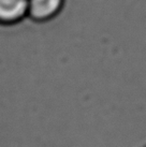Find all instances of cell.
<instances>
[{
  "instance_id": "cell-1",
  "label": "cell",
  "mask_w": 146,
  "mask_h": 147,
  "mask_svg": "<svg viewBox=\"0 0 146 147\" xmlns=\"http://www.w3.org/2000/svg\"><path fill=\"white\" fill-rule=\"evenodd\" d=\"M65 0H28L27 15L38 22L55 17L62 9Z\"/></svg>"
},
{
  "instance_id": "cell-2",
  "label": "cell",
  "mask_w": 146,
  "mask_h": 147,
  "mask_svg": "<svg viewBox=\"0 0 146 147\" xmlns=\"http://www.w3.org/2000/svg\"><path fill=\"white\" fill-rule=\"evenodd\" d=\"M28 0H0V23L14 24L27 15Z\"/></svg>"
}]
</instances>
